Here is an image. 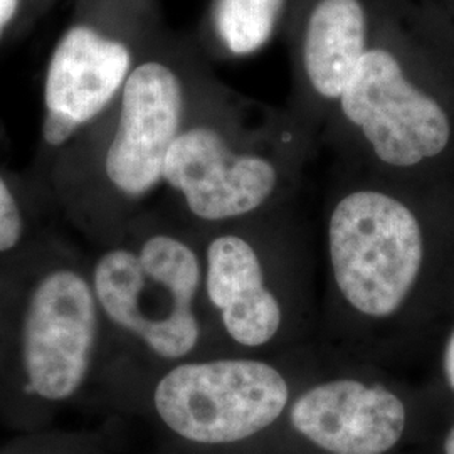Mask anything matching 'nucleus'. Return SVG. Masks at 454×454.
<instances>
[{
    "label": "nucleus",
    "mask_w": 454,
    "mask_h": 454,
    "mask_svg": "<svg viewBox=\"0 0 454 454\" xmlns=\"http://www.w3.org/2000/svg\"><path fill=\"white\" fill-rule=\"evenodd\" d=\"M339 99L347 120L384 163L412 167L450 144L451 125L442 106L407 80L386 49L367 51Z\"/></svg>",
    "instance_id": "nucleus-5"
},
{
    "label": "nucleus",
    "mask_w": 454,
    "mask_h": 454,
    "mask_svg": "<svg viewBox=\"0 0 454 454\" xmlns=\"http://www.w3.org/2000/svg\"><path fill=\"white\" fill-rule=\"evenodd\" d=\"M163 180L197 217L223 221L258 209L275 191L276 170L262 157L232 152L219 131L200 125L180 131Z\"/></svg>",
    "instance_id": "nucleus-8"
},
{
    "label": "nucleus",
    "mask_w": 454,
    "mask_h": 454,
    "mask_svg": "<svg viewBox=\"0 0 454 454\" xmlns=\"http://www.w3.org/2000/svg\"><path fill=\"white\" fill-rule=\"evenodd\" d=\"M24 0H0V41L4 39L9 27L14 24L22 9Z\"/></svg>",
    "instance_id": "nucleus-14"
},
{
    "label": "nucleus",
    "mask_w": 454,
    "mask_h": 454,
    "mask_svg": "<svg viewBox=\"0 0 454 454\" xmlns=\"http://www.w3.org/2000/svg\"><path fill=\"white\" fill-rule=\"evenodd\" d=\"M367 14L360 0H318L303 37V67L320 97L337 99L367 54Z\"/></svg>",
    "instance_id": "nucleus-11"
},
{
    "label": "nucleus",
    "mask_w": 454,
    "mask_h": 454,
    "mask_svg": "<svg viewBox=\"0 0 454 454\" xmlns=\"http://www.w3.org/2000/svg\"><path fill=\"white\" fill-rule=\"evenodd\" d=\"M207 294L223 311L231 339L260 347L271 340L281 325V309L266 290L258 254L238 236H221L207 249Z\"/></svg>",
    "instance_id": "nucleus-10"
},
{
    "label": "nucleus",
    "mask_w": 454,
    "mask_h": 454,
    "mask_svg": "<svg viewBox=\"0 0 454 454\" xmlns=\"http://www.w3.org/2000/svg\"><path fill=\"white\" fill-rule=\"evenodd\" d=\"M294 429L332 454H384L406 427V407L390 390L341 379L305 392L292 409Z\"/></svg>",
    "instance_id": "nucleus-9"
},
{
    "label": "nucleus",
    "mask_w": 454,
    "mask_h": 454,
    "mask_svg": "<svg viewBox=\"0 0 454 454\" xmlns=\"http://www.w3.org/2000/svg\"><path fill=\"white\" fill-rule=\"evenodd\" d=\"M444 373L448 379V384L454 390V332L450 337V341L446 345V352H444Z\"/></svg>",
    "instance_id": "nucleus-15"
},
{
    "label": "nucleus",
    "mask_w": 454,
    "mask_h": 454,
    "mask_svg": "<svg viewBox=\"0 0 454 454\" xmlns=\"http://www.w3.org/2000/svg\"><path fill=\"white\" fill-rule=\"evenodd\" d=\"M328 241L335 281L354 309L384 318L404 303L421 270L422 234L401 200L375 191L343 197Z\"/></svg>",
    "instance_id": "nucleus-2"
},
{
    "label": "nucleus",
    "mask_w": 454,
    "mask_h": 454,
    "mask_svg": "<svg viewBox=\"0 0 454 454\" xmlns=\"http://www.w3.org/2000/svg\"><path fill=\"white\" fill-rule=\"evenodd\" d=\"M133 67L131 49L121 37L103 31L95 20L73 22L49 56L44 142L63 146L95 121L120 97Z\"/></svg>",
    "instance_id": "nucleus-6"
},
{
    "label": "nucleus",
    "mask_w": 454,
    "mask_h": 454,
    "mask_svg": "<svg viewBox=\"0 0 454 454\" xmlns=\"http://www.w3.org/2000/svg\"><path fill=\"white\" fill-rule=\"evenodd\" d=\"M285 0H215L214 29L234 56L260 51L275 33Z\"/></svg>",
    "instance_id": "nucleus-12"
},
{
    "label": "nucleus",
    "mask_w": 454,
    "mask_h": 454,
    "mask_svg": "<svg viewBox=\"0 0 454 454\" xmlns=\"http://www.w3.org/2000/svg\"><path fill=\"white\" fill-rule=\"evenodd\" d=\"M153 403L182 438L227 444L273 424L288 404V386L276 369L256 360L182 364L160 379Z\"/></svg>",
    "instance_id": "nucleus-3"
},
{
    "label": "nucleus",
    "mask_w": 454,
    "mask_h": 454,
    "mask_svg": "<svg viewBox=\"0 0 454 454\" xmlns=\"http://www.w3.org/2000/svg\"><path fill=\"white\" fill-rule=\"evenodd\" d=\"M200 266L176 238L153 236L140 253L114 249L98 260L93 292L99 309L159 357L191 354L199 340L194 298Z\"/></svg>",
    "instance_id": "nucleus-1"
},
{
    "label": "nucleus",
    "mask_w": 454,
    "mask_h": 454,
    "mask_svg": "<svg viewBox=\"0 0 454 454\" xmlns=\"http://www.w3.org/2000/svg\"><path fill=\"white\" fill-rule=\"evenodd\" d=\"M444 453L454 454V427L450 431L448 438L444 441Z\"/></svg>",
    "instance_id": "nucleus-16"
},
{
    "label": "nucleus",
    "mask_w": 454,
    "mask_h": 454,
    "mask_svg": "<svg viewBox=\"0 0 454 454\" xmlns=\"http://www.w3.org/2000/svg\"><path fill=\"white\" fill-rule=\"evenodd\" d=\"M24 234V215L7 180L0 174V254L9 253L20 243Z\"/></svg>",
    "instance_id": "nucleus-13"
},
{
    "label": "nucleus",
    "mask_w": 454,
    "mask_h": 454,
    "mask_svg": "<svg viewBox=\"0 0 454 454\" xmlns=\"http://www.w3.org/2000/svg\"><path fill=\"white\" fill-rule=\"evenodd\" d=\"M118 98L105 176L120 194L140 197L163 180L167 153L182 131L184 90L170 66L145 61L133 67Z\"/></svg>",
    "instance_id": "nucleus-7"
},
{
    "label": "nucleus",
    "mask_w": 454,
    "mask_h": 454,
    "mask_svg": "<svg viewBox=\"0 0 454 454\" xmlns=\"http://www.w3.org/2000/svg\"><path fill=\"white\" fill-rule=\"evenodd\" d=\"M98 309L93 286L73 270L35 283L20 337L27 394L58 403L80 390L95 354Z\"/></svg>",
    "instance_id": "nucleus-4"
}]
</instances>
